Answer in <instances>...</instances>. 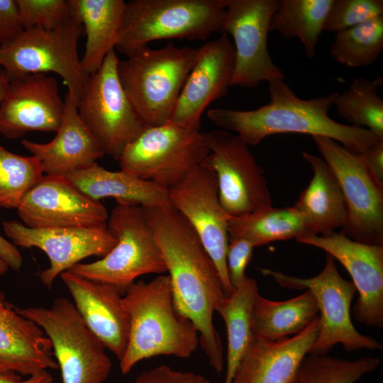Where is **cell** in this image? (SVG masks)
<instances>
[{"label":"cell","instance_id":"7402d4cb","mask_svg":"<svg viewBox=\"0 0 383 383\" xmlns=\"http://www.w3.org/2000/svg\"><path fill=\"white\" fill-rule=\"evenodd\" d=\"M318 328L317 316L291 338L268 341L252 337L232 383H294L302 361L316 340Z\"/></svg>","mask_w":383,"mask_h":383},{"label":"cell","instance_id":"d590c367","mask_svg":"<svg viewBox=\"0 0 383 383\" xmlns=\"http://www.w3.org/2000/svg\"><path fill=\"white\" fill-rule=\"evenodd\" d=\"M16 2L24 30H54L75 16L71 0H16Z\"/></svg>","mask_w":383,"mask_h":383},{"label":"cell","instance_id":"44dd1931","mask_svg":"<svg viewBox=\"0 0 383 383\" xmlns=\"http://www.w3.org/2000/svg\"><path fill=\"white\" fill-rule=\"evenodd\" d=\"M88 328L118 360L127 347L130 319L123 294L114 285L89 279L70 270L60 274Z\"/></svg>","mask_w":383,"mask_h":383},{"label":"cell","instance_id":"9a60e30c","mask_svg":"<svg viewBox=\"0 0 383 383\" xmlns=\"http://www.w3.org/2000/svg\"><path fill=\"white\" fill-rule=\"evenodd\" d=\"M172 206L195 230L218 270L226 296L233 288L226 265L230 216L220 202L216 175L199 165L169 189Z\"/></svg>","mask_w":383,"mask_h":383},{"label":"cell","instance_id":"b9f144b4","mask_svg":"<svg viewBox=\"0 0 383 383\" xmlns=\"http://www.w3.org/2000/svg\"><path fill=\"white\" fill-rule=\"evenodd\" d=\"M0 257L15 271L21 269L23 258L16 246L0 235Z\"/></svg>","mask_w":383,"mask_h":383},{"label":"cell","instance_id":"d4e9b609","mask_svg":"<svg viewBox=\"0 0 383 383\" xmlns=\"http://www.w3.org/2000/svg\"><path fill=\"white\" fill-rule=\"evenodd\" d=\"M313 177L294 206L304 218L310 235H328L342 228L347 216L346 204L340 186L322 157L304 152Z\"/></svg>","mask_w":383,"mask_h":383},{"label":"cell","instance_id":"5b68a950","mask_svg":"<svg viewBox=\"0 0 383 383\" xmlns=\"http://www.w3.org/2000/svg\"><path fill=\"white\" fill-rule=\"evenodd\" d=\"M225 5V0L129 1L115 48L128 57L157 40H206L223 32Z\"/></svg>","mask_w":383,"mask_h":383},{"label":"cell","instance_id":"74e56055","mask_svg":"<svg viewBox=\"0 0 383 383\" xmlns=\"http://www.w3.org/2000/svg\"><path fill=\"white\" fill-rule=\"evenodd\" d=\"M254 246L243 238L230 239L226 254L227 270L231 284L234 288L246 278L245 270L250 263Z\"/></svg>","mask_w":383,"mask_h":383},{"label":"cell","instance_id":"83f0119b","mask_svg":"<svg viewBox=\"0 0 383 383\" xmlns=\"http://www.w3.org/2000/svg\"><path fill=\"white\" fill-rule=\"evenodd\" d=\"M318 307L309 290L284 301L266 299L259 293L254 298L250 314L252 336L275 341L296 335L317 316Z\"/></svg>","mask_w":383,"mask_h":383},{"label":"cell","instance_id":"4fadbf2b","mask_svg":"<svg viewBox=\"0 0 383 383\" xmlns=\"http://www.w3.org/2000/svg\"><path fill=\"white\" fill-rule=\"evenodd\" d=\"M201 135L209 153L201 165L216 175L220 202L231 217L272 206L264 171L240 136L222 129Z\"/></svg>","mask_w":383,"mask_h":383},{"label":"cell","instance_id":"603a6c76","mask_svg":"<svg viewBox=\"0 0 383 383\" xmlns=\"http://www.w3.org/2000/svg\"><path fill=\"white\" fill-rule=\"evenodd\" d=\"M55 133V137L47 143L22 140L23 147L39 160L46 175L66 176L91 166L105 155L67 93L62 121Z\"/></svg>","mask_w":383,"mask_h":383},{"label":"cell","instance_id":"ee69618b","mask_svg":"<svg viewBox=\"0 0 383 383\" xmlns=\"http://www.w3.org/2000/svg\"><path fill=\"white\" fill-rule=\"evenodd\" d=\"M9 79L5 71L0 67V102L9 84Z\"/></svg>","mask_w":383,"mask_h":383},{"label":"cell","instance_id":"8d00e7d4","mask_svg":"<svg viewBox=\"0 0 383 383\" xmlns=\"http://www.w3.org/2000/svg\"><path fill=\"white\" fill-rule=\"evenodd\" d=\"M382 16V0H333L324 31L337 33Z\"/></svg>","mask_w":383,"mask_h":383},{"label":"cell","instance_id":"d6986e66","mask_svg":"<svg viewBox=\"0 0 383 383\" xmlns=\"http://www.w3.org/2000/svg\"><path fill=\"white\" fill-rule=\"evenodd\" d=\"M235 63L234 46L226 33L200 46L169 123L199 131L204 110L228 94Z\"/></svg>","mask_w":383,"mask_h":383},{"label":"cell","instance_id":"f1b7e54d","mask_svg":"<svg viewBox=\"0 0 383 383\" xmlns=\"http://www.w3.org/2000/svg\"><path fill=\"white\" fill-rule=\"evenodd\" d=\"M228 233L229 240L243 238L254 247L310 235L303 216L294 206H271L240 217H230Z\"/></svg>","mask_w":383,"mask_h":383},{"label":"cell","instance_id":"cb8c5ba5","mask_svg":"<svg viewBox=\"0 0 383 383\" xmlns=\"http://www.w3.org/2000/svg\"><path fill=\"white\" fill-rule=\"evenodd\" d=\"M52 344L42 328L23 317L0 291V372L20 375L58 368Z\"/></svg>","mask_w":383,"mask_h":383},{"label":"cell","instance_id":"1f68e13d","mask_svg":"<svg viewBox=\"0 0 383 383\" xmlns=\"http://www.w3.org/2000/svg\"><path fill=\"white\" fill-rule=\"evenodd\" d=\"M382 77L374 81L359 77L338 93L333 106L353 127L365 128L383 138V100L377 94Z\"/></svg>","mask_w":383,"mask_h":383},{"label":"cell","instance_id":"5bb4252c","mask_svg":"<svg viewBox=\"0 0 383 383\" xmlns=\"http://www.w3.org/2000/svg\"><path fill=\"white\" fill-rule=\"evenodd\" d=\"M223 32L233 40L235 63L231 86L248 89L284 79L267 48L272 18L279 0H225Z\"/></svg>","mask_w":383,"mask_h":383},{"label":"cell","instance_id":"6da1fadb","mask_svg":"<svg viewBox=\"0 0 383 383\" xmlns=\"http://www.w3.org/2000/svg\"><path fill=\"white\" fill-rule=\"evenodd\" d=\"M141 207L164 258L174 306L194 324L209 364L221 374L223 350L213 315L227 296L216 265L195 230L176 209Z\"/></svg>","mask_w":383,"mask_h":383},{"label":"cell","instance_id":"484cf974","mask_svg":"<svg viewBox=\"0 0 383 383\" xmlns=\"http://www.w3.org/2000/svg\"><path fill=\"white\" fill-rule=\"evenodd\" d=\"M90 197L113 198L118 204L155 208L172 207L169 189L122 170H106L97 163L65 176Z\"/></svg>","mask_w":383,"mask_h":383},{"label":"cell","instance_id":"e575fe53","mask_svg":"<svg viewBox=\"0 0 383 383\" xmlns=\"http://www.w3.org/2000/svg\"><path fill=\"white\" fill-rule=\"evenodd\" d=\"M43 174L35 156L16 155L0 145V208L17 209Z\"/></svg>","mask_w":383,"mask_h":383},{"label":"cell","instance_id":"ba28073f","mask_svg":"<svg viewBox=\"0 0 383 383\" xmlns=\"http://www.w3.org/2000/svg\"><path fill=\"white\" fill-rule=\"evenodd\" d=\"M83 30L76 13L70 22L54 30H23L11 41L0 45V67L9 80L54 72L62 77L67 93L77 104L89 78L77 52Z\"/></svg>","mask_w":383,"mask_h":383},{"label":"cell","instance_id":"277c9868","mask_svg":"<svg viewBox=\"0 0 383 383\" xmlns=\"http://www.w3.org/2000/svg\"><path fill=\"white\" fill-rule=\"evenodd\" d=\"M200 47H145L118 61L121 84L147 127L170 122Z\"/></svg>","mask_w":383,"mask_h":383},{"label":"cell","instance_id":"2e32d148","mask_svg":"<svg viewBox=\"0 0 383 383\" xmlns=\"http://www.w3.org/2000/svg\"><path fill=\"white\" fill-rule=\"evenodd\" d=\"M4 231L13 245L37 248L50 260V267L39 274L48 289L65 271L87 257H104L116 244L106 224L94 227L33 228L16 221L3 222Z\"/></svg>","mask_w":383,"mask_h":383},{"label":"cell","instance_id":"7bdbcfd3","mask_svg":"<svg viewBox=\"0 0 383 383\" xmlns=\"http://www.w3.org/2000/svg\"><path fill=\"white\" fill-rule=\"evenodd\" d=\"M0 383H53V378L48 370L28 376L26 379L14 372H0Z\"/></svg>","mask_w":383,"mask_h":383},{"label":"cell","instance_id":"7a4b0ae2","mask_svg":"<svg viewBox=\"0 0 383 383\" xmlns=\"http://www.w3.org/2000/svg\"><path fill=\"white\" fill-rule=\"evenodd\" d=\"M268 83V104L247 111L211 109L208 118L222 130L236 133L248 145H257L271 135L299 133L329 138L355 154H363L383 140L367 129L342 124L330 117L338 92L304 99L283 79Z\"/></svg>","mask_w":383,"mask_h":383},{"label":"cell","instance_id":"4316f807","mask_svg":"<svg viewBox=\"0 0 383 383\" xmlns=\"http://www.w3.org/2000/svg\"><path fill=\"white\" fill-rule=\"evenodd\" d=\"M71 3L87 35L81 65L89 76L99 70L107 54L116 48L126 1L71 0Z\"/></svg>","mask_w":383,"mask_h":383},{"label":"cell","instance_id":"d6a6232c","mask_svg":"<svg viewBox=\"0 0 383 383\" xmlns=\"http://www.w3.org/2000/svg\"><path fill=\"white\" fill-rule=\"evenodd\" d=\"M383 50V16L335 33L331 56L349 67L371 65Z\"/></svg>","mask_w":383,"mask_h":383},{"label":"cell","instance_id":"8fae6325","mask_svg":"<svg viewBox=\"0 0 383 383\" xmlns=\"http://www.w3.org/2000/svg\"><path fill=\"white\" fill-rule=\"evenodd\" d=\"M260 271L282 287L305 289L313 295L320 313L319 328L309 353L326 354L338 343L347 351L382 349L381 343L376 339L362 334L353 326L350 307L357 290L352 282L340 274L331 255L327 254L323 270L310 278H300L270 269Z\"/></svg>","mask_w":383,"mask_h":383},{"label":"cell","instance_id":"ffe728a7","mask_svg":"<svg viewBox=\"0 0 383 383\" xmlns=\"http://www.w3.org/2000/svg\"><path fill=\"white\" fill-rule=\"evenodd\" d=\"M63 111L55 77L32 74L9 80L0 102V133L16 139L30 131L56 132Z\"/></svg>","mask_w":383,"mask_h":383},{"label":"cell","instance_id":"f546056e","mask_svg":"<svg viewBox=\"0 0 383 383\" xmlns=\"http://www.w3.org/2000/svg\"><path fill=\"white\" fill-rule=\"evenodd\" d=\"M259 293L255 279L246 277L232 294L221 301L216 311L223 318L227 332V354L224 383H232L235 370L252 338L250 314Z\"/></svg>","mask_w":383,"mask_h":383},{"label":"cell","instance_id":"f35d334b","mask_svg":"<svg viewBox=\"0 0 383 383\" xmlns=\"http://www.w3.org/2000/svg\"><path fill=\"white\" fill-rule=\"evenodd\" d=\"M133 383H212L204 376L160 365L141 372Z\"/></svg>","mask_w":383,"mask_h":383},{"label":"cell","instance_id":"836d02e7","mask_svg":"<svg viewBox=\"0 0 383 383\" xmlns=\"http://www.w3.org/2000/svg\"><path fill=\"white\" fill-rule=\"evenodd\" d=\"M380 364L379 358L364 356L348 360L326 354H308L294 383H356Z\"/></svg>","mask_w":383,"mask_h":383},{"label":"cell","instance_id":"ac0fdd59","mask_svg":"<svg viewBox=\"0 0 383 383\" xmlns=\"http://www.w3.org/2000/svg\"><path fill=\"white\" fill-rule=\"evenodd\" d=\"M296 240L325 250L345 267L359 294L353 308L354 318L366 326L382 329L383 245L360 243L335 232Z\"/></svg>","mask_w":383,"mask_h":383},{"label":"cell","instance_id":"8992f818","mask_svg":"<svg viewBox=\"0 0 383 383\" xmlns=\"http://www.w3.org/2000/svg\"><path fill=\"white\" fill-rule=\"evenodd\" d=\"M106 226L116 240L104 257L78 263L70 271L85 278L116 286L123 295L138 277L167 272L154 232L141 206L117 204Z\"/></svg>","mask_w":383,"mask_h":383},{"label":"cell","instance_id":"e0dca14e","mask_svg":"<svg viewBox=\"0 0 383 383\" xmlns=\"http://www.w3.org/2000/svg\"><path fill=\"white\" fill-rule=\"evenodd\" d=\"M16 209L23 224L33 228L94 227L109 218L103 204L60 175L43 176Z\"/></svg>","mask_w":383,"mask_h":383},{"label":"cell","instance_id":"f6af8a7d","mask_svg":"<svg viewBox=\"0 0 383 383\" xmlns=\"http://www.w3.org/2000/svg\"><path fill=\"white\" fill-rule=\"evenodd\" d=\"M8 269V265L0 257V276L5 274Z\"/></svg>","mask_w":383,"mask_h":383},{"label":"cell","instance_id":"3957f363","mask_svg":"<svg viewBox=\"0 0 383 383\" xmlns=\"http://www.w3.org/2000/svg\"><path fill=\"white\" fill-rule=\"evenodd\" d=\"M130 319L129 337L119 360L123 374L140 361L160 355L189 357L199 343L194 324L174 304L168 275L135 282L122 296Z\"/></svg>","mask_w":383,"mask_h":383},{"label":"cell","instance_id":"30bf717a","mask_svg":"<svg viewBox=\"0 0 383 383\" xmlns=\"http://www.w3.org/2000/svg\"><path fill=\"white\" fill-rule=\"evenodd\" d=\"M115 49L89 76L78 104L80 118L104 154L119 160L125 148L147 126L126 95L118 78Z\"/></svg>","mask_w":383,"mask_h":383},{"label":"cell","instance_id":"9c48e42d","mask_svg":"<svg viewBox=\"0 0 383 383\" xmlns=\"http://www.w3.org/2000/svg\"><path fill=\"white\" fill-rule=\"evenodd\" d=\"M209 153L201 133L167 123L147 127L125 148L118 161L121 170L170 189Z\"/></svg>","mask_w":383,"mask_h":383},{"label":"cell","instance_id":"7c38bea8","mask_svg":"<svg viewBox=\"0 0 383 383\" xmlns=\"http://www.w3.org/2000/svg\"><path fill=\"white\" fill-rule=\"evenodd\" d=\"M311 137L346 204L340 233L360 243L383 245V186L369 171L362 154H355L331 138Z\"/></svg>","mask_w":383,"mask_h":383},{"label":"cell","instance_id":"60d3db41","mask_svg":"<svg viewBox=\"0 0 383 383\" xmlns=\"http://www.w3.org/2000/svg\"><path fill=\"white\" fill-rule=\"evenodd\" d=\"M362 155L372 175L383 186V140L370 146Z\"/></svg>","mask_w":383,"mask_h":383},{"label":"cell","instance_id":"ab89813d","mask_svg":"<svg viewBox=\"0 0 383 383\" xmlns=\"http://www.w3.org/2000/svg\"><path fill=\"white\" fill-rule=\"evenodd\" d=\"M16 0H0V45L23 32Z\"/></svg>","mask_w":383,"mask_h":383},{"label":"cell","instance_id":"52a82bcc","mask_svg":"<svg viewBox=\"0 0 383 383\" xmlns=\"http://www.w3.org/2000/svg\"><path fill=\"white\" fill-rule=\"evenodd\" d=\"M50 339L62 383H103L111 370L105 347L88 328L73 302L56 298L49 307L17 309Z\"/></svg>","mask_w":383,"mask_h":383},{"label":"cell","instance_id":"4dcf8cb0","mask_svg":"<svg viewBox=\"0 0 383 383\" xmlns=\"http://www.w3.org/2000/svg\"><path fill=\"white\" fill-rule=\"evenodd\" d=\"M333 0H279L270 30L285 38H298L305 54L313 59Z\"/></svg>","mask_w":383,"mask_h":383}]
</instances>
